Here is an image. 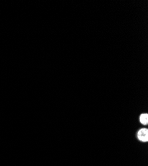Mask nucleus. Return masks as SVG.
Instances as JSON below:
<instances>
[{
	"label": "nucleus",
	"instance_id": "1",
	"mask_svg": "<svg viewBox=\"0 0 148 166\" xmlns=\"http://www.w3.org/2000/svg\"><path fill=\"white\" fill-rule=\"evenodd\" d=\"M138 138L141 142H147L148 130L147 128H142L138 132Z\"/></svg>",
	"mask_w": 148,
	"mask_h": 166
},
{
	"label": "nucleus",
	"instance_id": "2",
	"mask_svg": "<svg viewBox=\"0 0 148 166\" xmlns=\"http://www.w3.org/2000/svg\"><path fill=\"white\" fill-rule=\"evenodd\" d=\"M139 120L142 124L147 125L148 123V114H142L139 117Z\"/></svg>",
	"mask_w": 148,
	"mask_h": 166
}]
</instances>
